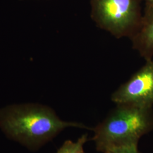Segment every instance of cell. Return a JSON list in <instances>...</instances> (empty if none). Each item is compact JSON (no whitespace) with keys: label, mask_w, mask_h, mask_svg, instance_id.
<instances>
[{"label":"cell","mask_w":153,"mask_h":153,"mask_svg":"<svg viewBox=\"0 0 153 153\" xmlns=\"http://www.w3.org/2000/svg\"><path fill=\"white\" fill-rule=\"evenodd\" d=\"M68 127L89 129L76 122L62 121L47 106L38 104L13 105L0 109V128L8 137L35 149Z\"/></svg>","instance_id":"cell-1"},{"label":"cell","mask_w":153,"mask_h":153,"mask_svg":"<svg viewBox=\"0 0 153 153\" xmlns=\"http://www.w3.org/2000/svg\"><path fill=\"white\" fill-rule=\"evenodd\" d=\"M104 120L93 129L92 140L96 149L107 150L137 144L140 138L153 129L152 107L129 104H116Z\"/></svg>","instance_id":"cell-2"},{"label":"cell","mask_w":153,"mask_h":153,"mask_svg":"<svg viewBox=\"0 0 153 153\" xmlns=\"http://www.w3.org/2000/svg\"><path fill=\"white\" fill-rule=\"evenodd\" d=\"M91 16L97 26L116 38L131 39L142 16L138 0H91Z\"/></svg>","instance_id":"cell-3"},{"label":"cell","mask_w":153,"mask_h":153,"mask_svg":"<svg viewBox=\"0 0 153 153\" xmlns=\"http://www.w3.org/2000/svg\"><path fill=\"white\" fill-rule=\"evenodd\" d=\"M116 104L145 107L153 105V60L146 63L111 95Z\"/></svg>","instance_id":"cell-4"},{"label":"cell","mask_w":153,"mask_h":153,"mask_svg":"<svg viewBox=\"0 0 153 153\" xmlns=\"http://www.w3.org/2000/svg\"><path fill=\"white\" fill-rule=\"evenodd\" d=\"M131 39L133 49L145 60L153 59V10H145L140 26Z\"/></svg>","instance_id":"cell-5"},{"label":"cell","mask_w":153,"mask_h":153,"mask_svg":"<svg viewBox=\"0 0 153 153\" xmlns=\"http://www.w3.org/2000/svg\"><path fill=\"white\" fill-rule=\"evenodd\" d=\"M88 141V134H83L76 142L67 140L56 153H85L83 146Z\"/></svg>","instance_id":"cell-6"},{"label":"cell","mask_w":153,"mask_h":153,"mask_svg":"<svg viewBox=\"0 0 153 153\" xmlns=\"http://www.w3.org/2000/svg\"><path fill=\"white\" fill-rule=\"evenodd\" d=\"M104 153H140L138 149V145H129L114 147L107 150Z\"/></svg>","instance_id":"cell-7"},{"label":"cell","mask_w":153,"mask_h":153,"mask_svg":"<svg viewBox=\"0 0 153 153\" xmlns=\"http://www.w3.org/2000/svg\"><path fill=\"white\" fill-rule=\"evenodd\" d=\"M145 9L148 10H153V0H145Z\"/></svg>","instance_id":"cell-8"}]
</instances>
